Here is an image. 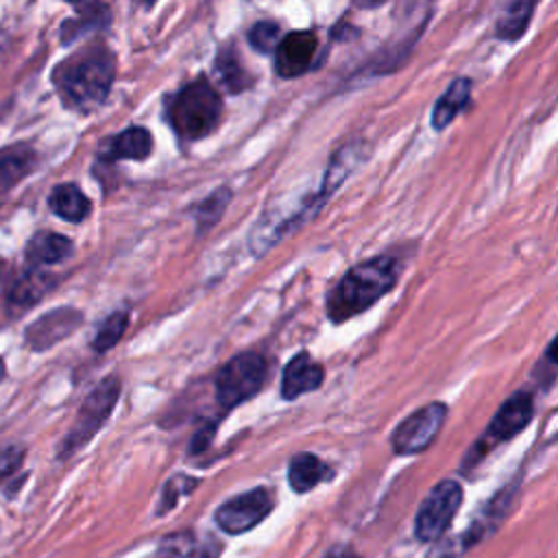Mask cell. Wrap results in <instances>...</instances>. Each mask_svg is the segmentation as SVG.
I'll return each instance as SVG.
<instances>
[{
    "mask_svg": "<svg viewBox=\"0 0 558 558\" xmlns=\"http://www.w3.org/2000/svg\"><path fill=\"white\" fill-rule=\"evenodd\" d=\"M399 272L401 262L392 255H377L353 266L327 294V316L344 323L362 314L395 288Z\"/></svg>",
    "mask_w": 558,
    "mask_h": 558,
    "instance_id": "obj_1",
    "label": "cell"
},
{
    "mask_svg": "<svg viewBox=\"0 0 558 558\" xmlns=\"http://www.w3.org/2000/svg\"><path fill=\"white\" fill-rule=\"evenodd\" d=\"M61 100L76 111H92L102 105L113 83V57L96 44L61 61L52 74Z\"/></svg>",
    "mask_w": 558,
    "mask_h": 558,
    "instance_id": "obj_2",
    "label": "cell"
},
{
    "mask_svg": "<svg viewBox=\"0 0 558 558\" xmlns=\"http://www.w3.org/2000/svg\"><path fill=\"white\" fill-rule=\"evenodd\" d=\"M220 118V98L207 78L187 83L170 102L168 120L183 140L209 135Z\"/></svg>",
    "mask_w": 558,
    "mask_h": 558,
    "instance_id": "obj_3",
    "label": "cell"
},
{
    "mask_svg": "<svg viewBox=\"0 0 558 558\" xmlns=\"http://www.w3.org/2000/svg\"><path fill=\"white\" fill-rule=\"evenodd\" d=\"M118 397H120V379L116 375H107L102 381H98L92 388V392L78 405V412L70 432L59 442V458L72 456L100 432V427L111 416L118 403Z\"/></svg>",
    "mask_w": 558,
    "mask_h": 558,
    "instance_id": "obj_4",
    "label": "cell"
},
{
    "mask_svg": "<svg viewBox=\"0 0 558 558\" xmlns=\"http://www.w3.org/2000/svg\"><path fill=\"white\" fill-rule=\"evenodd\" d=\"M266 381V360L257 353L231 357L216 375V399L222 410H231L255 397Z\"/></svg>",
    "mask_w": 558,
    "mask_h": 558,
    "instance_id": "obj_5",
    "label": "cell"
},
{
    "mask_svg": "<svg viewBox=\"0 0 558 558\" xmlns=\"http://www.w3.org/2000/svg\"><path fill=\"white\" fill-rule=\"evenodd\" d=\"M532 416H534V399H532V395L523 392V390L510 395L499 405V410L495 412V416L488 423L484 436L469 451V456L464 460V469L477 464L501 440H510L512 436H517L532 421Z\"/></svg>",
    "mask_w": 558,
    "mask_h": 558,
    "instance_id": "obj_6",
    "label": "cell"
},
{
    "mask_svg": "<svg viewBox=\"0 0 558 558\" xmlns=\"http://www.w3.org/2000/svg\"><path fill=\"white\" fill-rule=\"evenodd\" d=\"M460 504H462V486L456 480L438 482L418 506V512L414 519L416 538L423 543L438 541L451 525Z\"/></svg>",
    "mask_w": 558,
    "mask_h": 558,
    "instance_id": "obj_7",
    "label": "cell"
},
{
    "mask_svg": "<svg viewBox=\"0 0 558 558\" xmlns=\"http://www.w3.org/2000/svg\"><path fill=\"white\" fill-rule=\"evenodd\" d=\"M445 418H447V405L438 401L414 410L395 427L390 436L392 451L399 456H414L425 451L438 436Z\"/></svg>",
    "mask_w": 558,
    "mask_h": 558,
    "instance_id": "obj_8",
    "label": "cell"
},
{
    "mask_svg": "<svg viewBox=\"0 0 558 558\" xmlns=\"http://www.w3.org/2000/svg\"><path fill=\"white\" fill-rule=\"evenodd\" d=\"M272 510V497L266 488H251L225 501L216 510V523L227 534H244L259 525Z\"/></svg>",
    "mask_w": 558,
    "mask_h": 558,
    "instance_id": "obj_9",
    "label": "cell"
},
{
    "mask_svg": "<svg viewBox=\"0 0 558 558\" xmlns=\"http://www.w3.org/2000/svg\"><path fill=\"white\" fill-rule=\"evenodd\" d=\"M83 314L74 307H57L33 320L24 331V342L31 351H46L72 336L81 327Z\"/></svg>",
    "mask_w": 558,
    "mask_h": 558,
    "instance_id": "obj_10",
    "label": "cell"
},
{
    "mask_svg": "<svg viewBox=\"0 0 558 558\" xmlns=\"http://www.w3.org/2000/svg\"><path fill=\"white\" fill-rule=\"evenodd\" d=\"M316 35L310 31H294L281 37L275 50V70L283 78L301 76L310 70L316 54Z\"/></svg>",
    "mask_w": 558,
    "mask_h": 558,
    "instance_id": "obj_11",
    "label": "cell"
},
{
    "mask_svg": "<svg viewBox=\"0 0 558 558\" xmlns=\"http://www.w3.org/2000/svg\"><path fill=\"white\" fill-rule=\"evenodd\" d=\"M220 549V541H216L211 534L179 530L161 538L157 558H218Z\"/></svg>",
    "mask_w": 558,
    "mask_h": 558,
    "instance_id": "obj_12",
    "label": "cell"
},
{
    "mask_svg": "<svg viewBox=\"0 0 558 558\" xmlns=\"http://www.w3.org/2000/svg\"><path fill=\"white\" fill-rule=\"evenodd\" d=\"M325 379V371L318 362L310 357L307 351L296 353L283 368L281 375V397L292 401L305 392L316 390Z\"/></svg>",
    "mask_w": 558,
    "mask_h": 558,
    "instance_id": "obj_13",
    "label": "cell"
},
{
    "mask_svg": "<svg viewBox=\"0 0 558 558\" xmlns=\"http://www.w3.org/2000/svg\"><path fill=\"white\" fill-rule=\"evenodd\" d=\"M366 159V146L362 142H353V144H347L342 146L329 161L327 166V172H325V179H323V187H320V194L318 198L325 203V198L329 194L336 192V187Z\"/></svg>",
    "mask_w": 558,
    "mask_h": 558,
    "instance_id": "obj_14",
    "label": "cell"
},
{
    "mask_svg": "<svg viewBox=\"0 0 558 558\" xmlns=\"http://www.w3.org/2000/svg\"><path fill=\"white\" fill-rule=\"evenodd\" d=\"M331 475H333L331 466H327L318 456L307 451L292 456L288 464V482L294 493H307L320 482L329 480Z\"/></svg>",
    "mask_w": 558,
    "mask_h": 558,
    "instance_id": "obj_15",
    "label": "cell"
},
{
    "mask_svg": "<svg viewBox=\"0 0 558 558\" xmlns=\"http://www.w3.org/2000/svg\"><path fill=\"white\" fill-rule=\"evenodd\" d=\"M72 248H74L72 240H68L65 235L52 233V231H39L26 244V259L33 266H50L70 257Z\"/></svg>",
    "mask_w": 558,
    "mask_h": 558,
    "instance_id": "obj_16",
    "label": "cell"
},
{
    "mask_svg": "<svg viewBox=\"0 0 558 558\" xmlns=\"http://www.w3.org/2000/svg\"><path fill=\"white\" fill-rule=\"evenodd\" d=\"M469 98H471V81L464 76L451 81L449 87L445 89V94L434 105L432 126L436 131H442L445 126H449L453 122V118L466 107Z\"/></svg>",
    "mask_w": 558,
    "mask_h": 558,
    "instance_id": "obj_17",
    "label": "cell"
},
{
    "mask_svg": "<svg viewBox=\"0 0 558 558\" xmlns=\"http://www.w3.org/2000/svg\"><path fill=\"white\" fill-rule=\"evenodd\" d=\"M48 205L50 209L68 220V222H81L87 218V214L92 211V203L89 198L83 194V190L74 183H61L57 185L50 196H48Z\"/></svg>",
    "mask_w": 558,
    "mask_h": 558,
    "instance_id": "obj_18",
    "label": "cell"
},
{
    "mask_svg": "<svg viewBox=\"0 0 558 558\" xmlns=\"http://www.w3.org/2000/svg\"><path fill=\"white\" fill-rule=\"evenodd\" d=\"M532 13L534 0H508L495 24L497 37L506 41H517L527 31Z\"/></svg>",
    "mask_w": 558,
    "mask_h": 558,
    "instance_id": "obj_19",
    "label": "cell"
},
{
    "mask_svg": "<svg viewBox=\"0 0 558 558\" xmlns=\"http://www.w3.org/2000/svg\"><path fill=\"white\" fill-rule=\"evenodd\" d=\"M35 153L20 144L0 153V194L9 192L17 181H22L35 166Z\"/></svg>",
    "mask_w": 558,
    "mask_h": 558,
    "instance_id": "obj_20",
    "label": "cell"
},
{
    "mask_svg": "<svg viewBox=\"0 0 558 558\" xmlns=\"http://www.w3.org/2000/svg\"><path fill=\"white\" fill-rule=\"evenodd\" d=\"M150 148H153L150 133L142 126H131L111 140L109 157L111 159H144V157H148Z\"/></svg>",
    "mask_w": 558,
    "mask_h": 558,
    "instance_id": "obj_21",
    "label": "cell"
},
{
    "mask_svg": "<svg viewBox=\"0 0 558 558\" xmlns=\"http://www.w3.org/2000/svg\"><path fill=\"white\" fill-rule=\"evenodd\" d=\"M50 286H52V279L33 270L13 283V288L9 292V305H13L17 310L31 307L35 301H39L50 290Z\"/></svg>",
    "mask_w": 558,
    "mask_h": 558,
    "instance_id": "obj_22",
    "label": "cell"
},
{
    "mask_svg": "<svg viewBox=\"0 0 558 558\" xmlns=\"http://www.w3.org/2000/svg\"><path fill=\"white\" fill-rule=\"evenodd\" d=\"M126 325H129V314H126L124 310L109 314V316L100 323V327H98V331H96V336H94V340H92V347H94L98 353L109 351V349L116 347L118 340L124 336Z\"/></svg>",
    "mask_w": 558,
    "mask_h": 558,
    "instance_id": "obj_23",
    "label": "cell"
},
{
    "mask_svg": "<svg viewBox=\"0 0 558 558\" xmlns=\"http://www.w3.org/2000/svg\"><path fill=\"white\" fill-rule=\"evenodd\" d=\"M229 198H231V192L229 190H216L209 198H205L196 211H194V218H196V225H198V231H205L209 229L225 211V207L229 205Z\"/></svg>",
    "mask_w": 558,
    "mask_h": 558,
    "instance_id": "obj_24",
    "label": "cell"
},
{
    "mask_svg": "<svg viewBox=\"0 0 558 558\" xmlns=\"http://www.w3.org/2000/svg\"><path fill=\"white\" fill-rule=\"evenodd\" d=\"M198 486V480L196 477H190V475H174L166 482L163 490H161V499H159V506H157V514H163L168 512L170 508H174L177 499L181 495H187L192 493L194 488Z\"/></svg>",
    "mask_w": 558,
    "mask_h": 558,
    "instance_id": "obj_25",
    "label": "cell"
},
{
    "mask_svg": "<svg viewBox=\"0 0 558 558\" xmlns=\"http://www.w3.org/2000/svg\"><path fill=\"white\" fill-rule=\"evenodd\" d=\"M216 68H218V72H220L222 83H225L231 92L244 89V85H246V74H244V70L240 68L238 57H235L231 50L222 52V54L216 59Z\"/></svg>",
    "mask_w": 558,
    "mask_h": 558,
    "instance_id": "obj_26",
    "label": "cell"
},
{
    "mask_svg": "<svg viewBox=\"0 0 558 558\" xmlns=\"http://www.w3.org/2000/svg\"><path fill=\"white\" fill-rule=\"evenodd\" d=\"M279 26L275 22H257L251 33H248V39H251V46L262 52V54H268L272 50H277L281 37H279Z\"/></svg>",
    "mask_w": 558,
    "mask_h": 558,
    "instance_id": "obj_27",
    "label": "cell"
},
{
    "mask_svg": "<svg viewBox=\"0 0 558 558\" xmlns=\"http://www.w3.org/2000/svg\"><path fill=\"white\" fill-rule=\"evenodd\" d=\"M24 447L7 445L0 449V477H11L24 462Z\"/></svg>",
    "mask_w": 558,
    "mask_h": 558,
    "instance_id": "obj_28",
    "label": "cell"
},
{
    "mask_svg": "<svg viewBox=\"0 0 558 558\" xmlns=\"http://www.w3.org/2000/svg\"><path fill=\"white\" fill-rule=\"evenodd\" d=\"M214 432H216L214 423H205L201 429H196V434H194V438L190 442V453H198V451L207 449L211 438H214Z\"/></svg>",
    "mask_w": 558,
    "mask_h": 558,
    "instance_id": "obj_29",
    "label": "cell"
},
{
    "mask_svg": "<svg viewBox=\"0 0 558 558\" xmlns=\"http://www.w3.org/2000/svg\"><path fill=\"white\" fill-rule=\"evenodd\" d=\"M325 558H364V556H360L357 551H353V549L347 547V545H336V547H331V549L327 551Z\"/></svg>",
    "mask_w": 558,
    "mask_h": 558,
    "instance_id": "obj_30",
    "label": "cell"
},
{
    "mask_svg": "<svg viewBox=\"0 0 558 558\" xmlns=\"http://www.w3.org/2000/svg\"><path fill=\"white\" fill-rule=\"evenodd\" d=\"M547 357H549L554 364H558V336L549 342V347H547Z\"/></svg>",
    "mask_w": 558,
    "mask_h": 558,
    "instance_id": "obj_31",
    "label": "cell"
},
{
    "mask_svg": "<svg viewBox=\"0 0 558 558\" xmlns=\"http://www.w3.org/2000/svg\"><path fill=\"white\" fill-rule=\"evenodd\" d=\"M4 373H7V368H4V362H2V357H0V381L4 379Z\"/></svg>",
    "mask_w": 558,
    "mask_h": 558,
    "instance_id": "obj_32",
    "label": "cell"
},
{
    "mask_svg": "<svg viewBox=\"0 0 558 558\" xmlns=\"http://www.w3.org/2000/svg\"><path fill=\"white\" fill-rule=\"evenodd\" d=\"M146 2H153V0H146Z\"/></svg>",
    "mask_w": 558,
    "mask_h": 558,
    "instance_id": "obj_33",
    "label": "cell"
}]
</instances>
